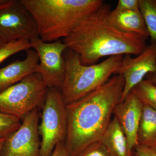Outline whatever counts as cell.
<instances>
[{"label":"cell","instance_id":"cell-20","mask_svg":"<svg viewBox=\"0 0 156 156\" xmlns=\"http://www.w3.org/2000/svg\"><path fill=\"white\" fill-rule=\"evenodd\" d=\"M77 156H112L103 144L95 142L82 151Z\"/></svg>","mask_w":156,"mask_h":156},{"label":"cell","instance_id":"cell-12","mask_svg":"<svg viewBox=\"0 0 156 156\" xmlns=\"http://www.w3.org/2000/svg\"><path fill=\"white\" fill-rule=\"evenodd\" d=\"M26 57L22 60H17L0 68V92L32 74L36 73L39 58L33 48L26 51Z\"/></svg>","mask_w":156,"mask_h":156},{"label":"cell","instance_id":"cell-26","mask_svg":"<svg viewBox=\"0 0 156 156\" xmlns=\"http://www.w3.org/2000/svg\"><path fill=\"white\" fill-rule=\"evenodd\" d=\"M6 43H7V42H6L5 40H3L2 38L0 37V48H1L3 44H4Z\"/></svg>","mask_w":156,"mask_h":156},{"label":"cell","instance_id":"cell-10","mask_svg":"<svg viewBox=\"0 0 156 156\" xmlns=\"http://www.w3.org/2000/svg\"><path fill=\"white\" fill-rule=\"evenodd\" d=\"M149 73H156V42L150 44L135 58L126 55L115 74L123 76L125 86L121 102L125 100L134 87Z\"/></svg>","mask_w":156,"mask_h":156},{"label":"cell","instance_id":"cell-8","mask_svg":"<svg viewBox=\"0 0 156 156\" xmlns=\"http://www.w3.org/2000/svg\"><path fill=\"white\" fill-rule=\"evenodd\" d=\"M30 41L32 48L36 51L39 58L36 73L41 75L48 88L55 87L61 90L66 74L63 53L67 46L60 40L46 43L36 38Z\"/></svg>","mask_w":156,"mask_h":156},{"label":"cell","instance_id":"cell-3","mask_svg":"<svg viewBox=\"0 0 156 156\" xmlns=\"http://www.w3.org/2000/svg\"><path fill=\"white\" fill-rule=\"evenodd\" d=\"M35 20L39 38L46 43L64 38L103 5L101 0H22Z\"/></svg>","mask_w":156,"mask_h":156},{"label":"cell","instance_id":"cell-16","mask_svg":"<svg viewBox=\"0 0 156 156\" xmlns=\"http://www.w3.org/2000/svg\"><path fill=\"white\" fill-rule=\"evenodd\" d=\"M143 105L156 111V86L147 80H143L131 90Z\"/></svg>","mask_w":156,"mask_h":156},{"label":"cell","instance_id":"cell-27","mask_svg":"<svg viewBox=\"0 0 156 156\" xmlns=\"http://www.w3.org/2000/svg\"><path fill=\"white\" fill-rule=\"evenodd\" d=\"M152 147L154 148V149L155 150V151H156V145L155 146H154V147Z\"/></svg>","mask_w":156,"mask_h":156},{"label":"cell","instance_id":"cell-13","mask_svg":"<svg viewBox=\"0 0 156 156\" xmlns=\"http://www.w3.org/2000/svg\"><path fill=\"white\" fill-rule=\"evenodd\" d=\"M109 18L112 23L121 30L148 37L147 27L140 10L110 11Z\"/></svg>","mask_w":156,"mask_h":156},{"label":"cell","instance_id":"cell-15","mask_svg":"<svg viewBox=\"0 0 156 156\" xmlns=\"http://www.w3.org/2000/svg\"><path fill=\"white\" fill-rule=\"evenodd\" d=\"M138 145L154 147L156 145V111L143 105L137 132Z\"/></svg>","mask_w":156,"mask_h":156},{"label":"cell","instance_id":"cell-11","mask_svg":"<svg viewBox=\"0 0 156 156\" xmlns=\"http://www.w3.org/2000/svg\"><path fill=\"white\" fill-rule=\"evenodd\" d=\"M143 104L131 92L125 100L118 104L113 112L122 127L128 141L130 156H133L134 149L138 145L137 132Z\"/></svg>","mask_w":156,"mask_h":156},{"label":"cell","instance_id":"cell-21","mask_svg":"<svg viewBox=\"0 0 156 156\" xmlns=\"http://www.w3.org/2000/svg\"><path fill=\"white\" fill-rule=\"evenodd\" d=\"M115 10L119 11L140 10L139 0H119Z\"/></svg>","mask_w":156,"mask_h":156},{"label":"cell","instance_id":"cell-14","mask_svg":"<svg viewBox=\"0 0 156 156\" xmlns=\"http://www.w3.org/2000/svg\"><path fill=\"white\" fill-rule=\"evenodd\" d=\"M100 141L112 156H130L127 138L115 117L112 119Z\"/></svg>","mask_w":156,"mask_h":156},{"label":"cell","instance_id":"cell-25","mask_svg":"<svg viewBox=\"0 0 156 156\" xmlns=\"http://www.w3.org/2000/svg\"><path fill=\"white\" fill-rule=\"evenodd\" d=\"M5 138L0 139V155H1V151H2V148L3 144H4Z\"/></svg>","mask_w":156,"mask_h":156},{"label":"cell","instance_id":"cell-5","mask_svg":"<svg viewBox=\"0 0 156 156\" xmlns=\"http://www.w3.org/2000/svg\"><path fill=\"white\" fill-rule=\"evenodd\" d=\"M48 87L37 73L0 92V112L22 120L44 101Z\"/></svg>","mask_w":156,"mask_h":156},{"label":"cell","instance_id":"cell-17","mask_svg":"<svg viewBox=\"0 0 156 156\" xmlns=\"http://www.w3.org/2000/svg\"><path fill=\"white\" fill-rule=\"evenodd\" d=\"M139 7L151 42H156V0H139Z\"/></svg>","mask_w":156,"mask_h":156},{"label":"cell","instance_id":"cell-1","mask_svg":"<svg viewBox=\"0 0 156 156\" xmlns=\"http://www.w3.org/2000/svg\"><path fill=\"white\" fill-rule=\"evenodd\" d=\"M125 86L123 76L114 75L103 85L81 99L66 105L67 134L65 144L69 156H77L100 141Z\"/></svg>","mask_w":156,"mask_h":156},{"label":"cell","instance_id":"cell-28","mask_svg":"<svg viewBox=\"0 0 156 156\" xmlns=\"http://www.w3.org/2000/svg\"><path fill=\"white\" fill-rule=\"evenodd\" d=\"M133 156H134V155H133Z\"/></svg>","mask_w":156,"mask_h":156},{"label":"cell","instance_id":"cell-18","mask_svg":"<svg viewBox=\"0 0 156 156\" xmlns=\"http://www.w3.org/2000/svg\"><path fill=\"white\" fill-rule=\"evenodd\" d=\"M30 48L32 45L29 40H17L5 43L0 48V64L12 55Z\"/></svg>","mask_w":156,"mask_h":156},{"label":"cell","instance_id":"cell-9","mask_svg":"<svg viewBox=\"0 0 156 156\" xmlns=\"http://www.w3.org/2000/svg\"><path fill=\"white\" fill-rule=\"evenodd\" d=\"M22 121L19 128L5 138L0 156H40L38 108Z\"/></svg>","mask_w":156,"mask_h":156},{"label":"cell","instance_id":"cell-7","mask_svg":"<svg viewBox=\"0 0 156 156\" xmlns=\"http://www.w3.org/2000/svg\"><path fill=\"white\" fill-rule=\"evenodd\" d=\"M0 37L6 42L39 38L35 20L22 0H0Z\"/></svg>","mask_w":156,"mask_h":156},{"label":"cell","instance_id":"cell-22","mask_svg":"<svg viewBox=\"0 0 156 156\" xmlns=\"http://www.w3.org/2000/svg\"><path fill=\"white\" fill-rule=\"evenodd\" d=\"M134 156H156V151L153 147L138 145L134 149Z\"/></svg>","mask_w":156,"mask_h":156},{"label":"cell","instance_id":"cell-23","mask_svg":"<svg viewBox=\"0 0 156 156\" xmlns=\"http://www.w3.org/2000/svg\"><path fill=\"white\" fill-rule=\"evenodd\" d=\"M50 156H69L64 141L59 143L56 145Z\"/></svg>","mask_w":156,"mask_h":156},{"label":"cell","instance_id":"cell-6","mask_svg":"<svg viewBox=\"0 0 156 156\" xmlns=\"http://www.w3.org/2000/svg\"><path fill=\"white\" fill-rule=\"evenodd\" d=\"M41 122L39 125L42 137L40 156H50L56 145L65 141L67 134L66 110L61 90L48 88L45 97Z\"/></svg>","mask_w":156,"mask_h":156},{"label":"cell","instance_id":"cell-4","mask_svg":"<svg viewBox=\"0 0 156 156\" xmlns=\"http://www.w3.org/2000/svg\"><path fill=\"white\" fill-rule=\"evenodd\" d=\"M66 74L61 89L66 105L79 100L103 85L120 67L124 55L110 56L98 64H82L77 53L67 48L63 53Z\"/></svg>","mask_w":156,"mask_h":156},{"label":"cell","instance_id":"cell-2","mask_svg":"<svg viewBox=\"0 0 156 156\" xmlns=\"http://www.w3.org/2000/svg\"><path fill=\"white\" fill-rule=\"evenodd\" d=\"M110 6L104 3L83 19L62 42L77 53L85 65L105 56L138 55L147 48V37L121 30L110 20Z\"/></svg>","mask_w":156,"mask_h":156},{"label":"cell","instance_id":"cell-24","mask_svg":"<svg viewBox=\"0 0 156 156\" xmlns=\"http://www.w3.org/2000/svg\"><path fill=\"white\" fill-rule=\"evenodd\" d=\"M146 80L156 86V73H149L146 76Z\"/></svg>","mask_w":156,"mask_h":156},{"label":"cell","instance_id":"cell-19","mask_svg":"<svg viewBox=\"0 0 156 156\" xmlns=\"http://www.w3.org/2000/svg\"><path fill=\"white\" fill-rule=\"evenodd\" d=\"M20 121L16 117L0 112V139L17 130L21 125Z\"/></svg>","mask_w":156,"mask_h":156}]
</instances>
